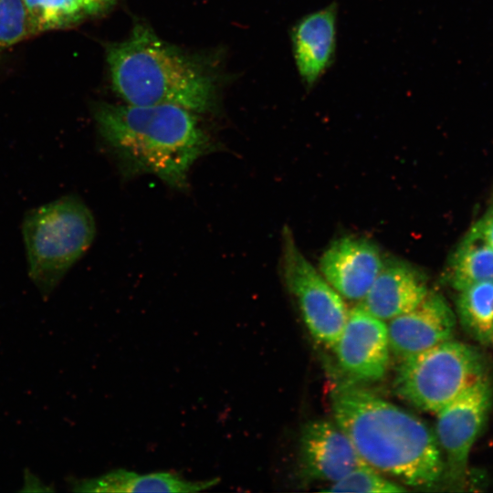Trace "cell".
Here are the masks:
<instances>
[{"label": "cell", "mask_w": 493, "mask_h": 493, "mask_svg": "<svg viewBox=\"0 0 493 493\" xmlns=\"http://www.w3.org/2000/svg\"><path fill=\"white\" fill-rule=\"evenodd\" d=\"M446 279L456 290L493 282V248L473 226L450 257Z\"/></svg>", "instance_id": "9a60e30c"}, {"label": "cell", "mask_w": 493, "mask_h": 493, "mask_svg": "<svg viewBox=\"0 0 493 493\" xmlns=\"http://www.w3.org/2000/svg\"><path fill=\"white\" fill-rule=\"evenodd\" d=\"M32 34L66 27L87 14L81 0H22Z\"/></svg>", "instance_id": "e0dca14e"}, {"label": "cell", "mask_w": 493, "mask_h": 493, "mask_svg": "<svg viewBox=\"0 0 493 493\" xmlns=\"http://www.w3.org/2000/svg\"><path fill=\"white\" fill-rule=\"evenodd\" d=\"M330 400L335 423L368 466L414 488L442 477V451L421 418L350 380L338 382Z\"/></svg>", "instance_id": "6da1fadb"}, {"label": "cell", "mask_w": 493, "mask_h": 493, "mask_svg": "<svg viewBox=\"0 0 493 493\" xmlns=\"http://www.w3.org/2000/svg\"><path fill=\"white\" fill-rule=\"evenodd\" d=\"M299 461L307 479L330 484L367 465L337 424L326 420H314L303 426Z\"/></svg>", "instance_id": "8fae6325"}, {"label": "cell", "mask_w": 493, "mask_h": 493, "mask_svg": "<svg viewBox=\"0 0 493 493\" xmlns=\"http://www.w3.org/2000/svg\"><path fill=\"white\" fill-rule=\"evenodd\" d=\"M456 318L446 299L430 291L410 311L389 320L390 351L400 361L451 340Z\"/></svg>", "instance_id": "30bf717a"}, {"label": "cell", "mask_w": 493, "mask_h": 493, "mask_svg": "<svg viewBox=\"0 0 493 493\" xmlns=\"http://www.w3.org/2000/svg\"><path fill=\"white\" fill-rule=\"evenodd\" d=\"M115 92L131 105H176L194 113L210 110L215 86L197 64L137 25L106 52Z\"/></svg>", "instance_id": "3957f363"}, {"label": "cell", "mask_w": 493, "mask_h": 493, "mask_svg": "<svg viewBox=\"0 0 493 493\" xmlns=\"http://www.w3.org/2000/svg\"><path fill=\"white\" fill-rule=\"evenodd\" d=\"M474 226L493 248V208L489 209Z\"/></svg>", "instance_id": "ffe728a7"}, {"label": "cell", "mask_w": 493, "mask_h": 493, "mask_svg": "<svg viewBox=\"0 0 493 493\" xmlns=\"http://www.w3.org/2000/svg\"><path fill=\"white\" fill-rule=\"evenodd\" d=\"M332 350L348 380L354 383L379 381L385 375L390 361L387 325L360 303L349 310L345 326Z\"/></svg>", "instance_id": "ba28073f"}, {"label": "cell", "mask_w": 493, "mask_h": 493, "mask_svg": "<svg viewBox=\"0 0 493 493\" xmlns=\"http://www.w3.org/2000/svg\"><path fill=\"white\" fill-rule=\"evenodd\" d=\"M383 263L380 248L372 240L345 236L323 251L319 270L343 299L362 300Z\"/></svg>", "instance_id": "9c48e42d"}, {"label": "cell", "mask_w": 493, "mask_h": 493, "mask_svg": "<svg viewBox=\"0 0 493 493\" xmlns=\"http://www.w3.org/2000/svg\"><path fill=\"white\" fill-rule=\"evenodd\" d=\"M456 310L464 329L486 343L493 335V282H480L459 290Z\"/></svg>", "instance_id": "2e32d148"}, {"label": "cell", "mask_w": 493, "mask_h": 493, "mask_svg": "<svg viewBox=\"0 0 493 493\" xmlns=\"http://www.w3.org/2000/svg\"><path fill=\"white\" fill-rule=\"evenodd\" d=\"M23 236L29 276L43 294L49 293L90 246L93 215L75 196H65L32 210Z\"/></svg>", "instance_id": "277c9868"}, {"label": "cell", "mask_w": 493, "mask_h": 493, "mask_svg": "<svg viewBox=\"0 0 493 493\" xmlns=\"http://www.w3.org/2000/svg\"><path fill=\"white\" fill-rule=\"evenodd\" d=\"M282 272L309 333L324 347L333 349L349 309L343 298L301 252L288 227L282 233Z\"/></svg>", "instance_id": "8992f818"}, {"label": "cell", "mask_w": 493, "mask_h": 493, "mask_svg": "<svg viewBox=\"0 0 493 493\" xmlns=\"http://www.w3.org/2000/svg\"><path fill=\"white\" fill-rule=\"evenodd\" d=\"M94 116L125 177L153 174L184 190L193 164L215 149L194 112L180 106L101 103Z\"/></svg>", "instance_id": "7a4b0ae2"}, {"label": "cell", "mask_w": 493, "mask_h": 493, "mask_svg": "<svg viewBox=\"0 0 493 493\" xmlns=\"http://www.w3.org/2000/svg\"><path fill=\"white\" fill-rule=\"evenodd\" d=\"M291 41L299 74L305 84L312 86L328 68L335 50L334 5L300 19L292 29Z\"/></svg>", "instance_id": "4fadbf2b"}, {"label": "cell", "mask_w": 493, "mask_h": 493, "mask_svg": "<svg viewBox=\"0 0 493 493\" xmlns=\"http://www.w3.org/2000/svg\"><path fill=\"white\" fill-rule=\"evenodd\" d=\"M30 34L22 0H0V52Z\"/></svg>", "instance_id": "d6986e66"}, {"label": "cell", "mask_w": 493, "mask_h": 493, "mask_svg": "<svg viewBox=\"0 0 493 493\" xmlns=\"http://www.w3.org/2000/svg\"><path fill=\"white\" fill-rule=\"evenodd\" d=\"M99 1H100V2L101 3V5H102V4H104V3H106V2H108V1H110V0H99Z\"/></svg>", "instance_id": "7402d4cb"}, {"label": "cell", "mask_w": 493, "mask_h": 493, "mask_svg": "<svg viewBox=\"0 0 493 493\" xmlns=\"http://www.w3.org/2000/svg\"><path fill=\"white\" fill-rule=\"evenodd\" d=\"M393 388L415 408L437 413L488 378L486 362L475 348L446 341L400 361Z\"/></svg>", "instance_id": "5b68a950"}, {"label": "cell", "mask_w": 493, "mask_h": 493, "mask_svg": "<svg viewBox=\"0 0 493 493\" xmlns=\"http://www.w3.org/2000/svg\"><path fill=\"white\" fill-rule=\"evenodd\" d=\"M492 399L488 377L436 413L435 435L444 457V474L452 482L462 480L466 474L471 448L486 423Z\"/></svg>", "instance_id": "52a82bcc"}, {"label": "cell", "mask_w": 493, "mask_h": 493, "mask_svg": "<svg viewBox=\"0 0 493 493\" xmlns=\"http://www.w3.org/2000/svg\"><path fill=\"white\" fill-rule=\"evenodd\" d=\"M328 492L359 493H395L405 492L406 488L385 478L379 471L368 465H363L349 472L339 480L329 484L322 489Z\"/></svg>", "instance_id": "ac0fdd59"}, {"label": "cell", "mask_w": 493, "mask_h": 493, "mask_svg": "<svg viewBox=\"0 0 493 493\" xmlns=\"http://www.w3.org/2000/svg\"><path fill=\"white\" fill-rule=\"evenodd\" d=\"M492 343H493V335H492V338H491V341H490Z\"/></svg>", "instance_id": "603a6c76"}, {"label": "cell", "mask_w": 493, "mask_h": 493, "mask_svg": "<svg viewBox=\"0 0 493 493\" xmlns=\"http://www.w3.org/2000/svg\"><path fill=\"white\" fill-rule=\"evenodd\" d=\"M87 14H93L99 11L101 7V3L99 0H81Z\"/></svg>", "instance_id": "44dd1931"}, {"label": "cell", "mask_w": 493, "mask_h": 493, "mask_svg": "<svg viewBox=\"0 0 493 493\" xmlns=\"http://www.w3.org/2000/svg\"><path fill=\"white\" fill-rule=\"evenodd\" d=\"M220 481L219 478L207 480H187L175 473L155 472L137 474L126 469H117L100 477L85 479L76 485L80 492H170L186 493L206 490Z\"/></svg>", "instance_id": "5bb4252c"}, {"label": "cell", "mask_w": 493, "mask_h": 493, "mask_svg": "<svg viewBox=\"0 0 493 493\" xmlns=\"http://www.w3.org/2000/svg\"><path fill=\"white\" fill-rule=\"evenodd\" d=\"M429 289L424 275L404 260H384L362 306L380 320H392L415 308Z\"/></svg>", "instance_id": "7c38bea8"}]
</instances>
